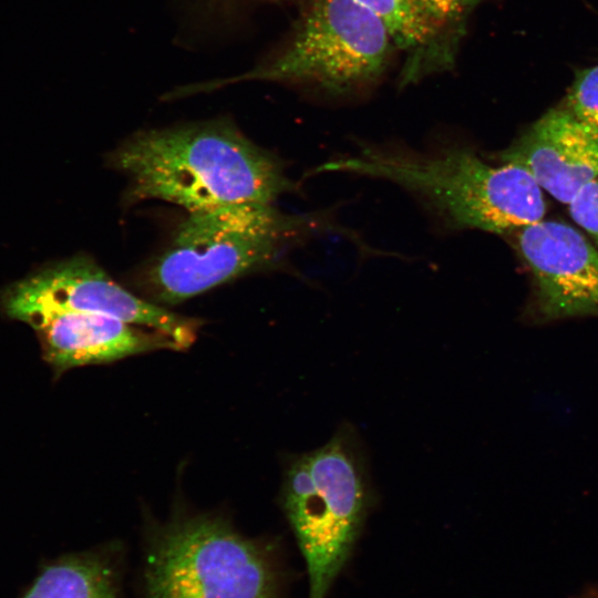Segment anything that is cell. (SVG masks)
<instances>
[{"label":"cell","mask_w":598,"mask_h":598,"mask_svg":"<svg viewBox=\"0 0 598 598\" xmlns=\"http://www.w3.org/2000/svg\"><path fill=\"white\" fill-rule=\"evenodd\" d=\"M111 162L128 177L133 199L164 200L188 213L272 204L296 189L277 158L224 118L140 132Z\"/></svg>","instance_id":"cell-1"},{"label":"cell","mask_w":598,"mask_h":598,"mask_svg":"<svg viewBox=\"0 0 598 598\" xmlns=\"http://www.w3.org/2000/svg\"><path fill=\"white\" fill-rule=\"evenodd\" d=\"M327 172L400 185L453 229L514 233L546 213L543 189L527 169L511 162L492 165L465 146L417 152L367 145L313 169Z\"/></svg>","instance_id":"cell-2"},{"label":"cell","mask_w":598,"mask_h":598,"mask_svg":"<svg viewBox=\"0 0 598 598\" xmlns=\"http://www.w3.org/2000/svg\"><path fill=\"white\" fill-rule=\"evenodd\" d=\"M396 50L385 24L355 0H307L286 41L245 73L193 84L178 97L245 81L302 85L340 96L374 84Z\"/></svg>","instance_id":"cell-3"},{"label":"cell","mask_w":598,"mask_h":598,"mask_svg":"<svg viewBox=\"0 0 598 598\" xmlns=\"http://www.w3.org/2000/svg\"><path fill=\"white\" fill-rule=\"evenodd\" d=\"M318 223L264 203L188 213L151 267L150 285L159 302H183L270 266L291 239Z\"/></svg>","instance_id":"cell-4"},{"label":"cell","mask_w":598,"mask_h":598,"mask_svg":"<svg viewBox=\"0 0 598 598\" xmlns=\"http://www.w3.org/2000/svg\"><path fill=\"white\" fill-rule=\"evenodd\" d=\"M371 504L357 437L341 427L323 446L296 456L282 506L303 555L309 598H326L348 560Z\"/></svg>","instance_id":"cell-5"},{"label":"cell","mask_w":598,"mask_h":598,"mask_svg":"<svg viewBox=\"0 0 598 598\" xmlns=\"http://www.w3.org/2000/svg\"><path fill=\"white\" fill-rule=\"evenodd\" d=\"M146 598H279L271 551L215 517L174 523L152 544Z\"/></svg>","instance_id":"cell-6"},{"label":"cell","mask_w":598,"mask_h":598,"mask_svg":"<svg viewBox=\"0 0 598 598\" xmlns=\"http://www.w3.org/2000/svg\"><path fill=\"white\" fill-rule=\"evenodd\" d=\"M12 318L33 311L102 313L157 330L178 349L196 339L199 321L145 301L114 281L87 257H73L11 285L3 295Z\"/></svg>","instance_id":"cell-7"},{"label":"cell","mask_w":598,"mask_h":598,"mask_svg":"<svg viewBox=\"0 0 598 598\" xmlns=\"http://www.w3.org/2000/svg\"><path fill=\"white\" fill-rule=\"evenodd\" d=\"M515 233L535 280V323L598 317V250L568 224L540 220Z\"/></svg>","instance_id":"cell-8"},{"label":"cell","mask_w":598,"mask_h":598,"mask_svg":"<svg viewBox=\"0 0 598 598\" xmlns=\"http://www.w3.org/2000/svg\"><path fill=\"white\" fill-rule=\"evenodd\" d=\"M498 159L523 166L542 189L569 204L598 176V127L565 106L551 109L502 151Z\"/></svg>","instance_id":"cell-9"},{"label":"cell","mask_w":598,"mask_h":598,"mask_svg":"<svg viewBox=\"0 0 598 598\" xmlns=\"http://www.w3.org/2000/svg\"><path fill=\"white\" fill-rule=\"evenodd\" d=\"M18 319L39 333L49 361L59 369L107 363L158 349H178L157 330L102 313L33 311Z\"/></svg>","instance_id":"cell-10"},{"label":"cell","mask_w":598,"mask_h":598,"mask_svg":"<svg viewBox=\"0 0 598 598\" xmlns=\"http://www.w3.org/2000/svg\"><path fill=\"white\" fill-rule=\"evenodd\" d=\"M117 585L110 558L84 554L44 568L23 598H118Z\"/></svg>","instance_id":"cell-11"},{"label":"cell","mask_w":598,"mask_h":598,"mask_svg":"<svg viewBox=\"0 0 598 598\" xmlns=\"http://www.w3.org/2000/svg\"><path fill=\"white\" fill-rule=\"evenodd\" d=\"M487 0H412L429 39L430 76L454 68L472 13Z\"/></svg>","instance_id":"cell-12"},{"label":"cell","mask_w":598,"mask_h":598,"mask_svg":"<svg viewBox=\"0 0 598 598\" xmlns=\"http://www.w3.org/2000/svg\"><path fill=\"white\" fill-rule=\"evenodd\" d=\"M385 24L396 50L404 54L401 87L414 84L429 73V39L419 23L412 0H355Z\"/></svg>","instance_id":"cell-13"},{"label":"cell","mask_w":598,"mask_h":598,"mask_svg":"<svg viewBox=\"0 0 598 598\" xmlns=\"http://www.w3.org/2000/svg\"><path fill=\"white\" fill-rule=\"evenodd\" d=\"M565 107L579 120L598 127V64L576 72Z\"/></svg>","instance_id":"cell-14"},{"label":"cell","mask_w":598,"mask_h":598,"mask_svg":"<svg viewBox=\"0 0 598 598\" xmlns=\"http://www.w3.org/2000/svg\"><path fill=\"white\" fill-rule=\"evenodd\" d=\"M568 206L574 221L590 235L598 248V176L584 185Z\"/></svg>","instance_id":"cell-15"},{"label":"cell","mask_w":598,"mask_h":598,"mask_svg":"<svg viewBox=\"0 0 598 598\" xmlns=\"http://www.w3.org/2000/svg\"><path fill=\"white\" fill-rule=\"evenodd\" d=\"M580 598H598V587L589 590L587 594L582 595Z\"/></svg>","instance_id":"cell-16"},{"label":"cell","mask_w":598,"mask_h":598,"mask_svg":"<svg viewBox=\"0 0 598 598\" xmlns=\"http://www.w3.org/2000/svg\"><path fill=\"white\" fill-rule=\"evenodd\" d=\"M262 1V0H261ZM266 1H282V0H266Z\"/></svg>","instance_id":"cell-17"}]
</instances>
